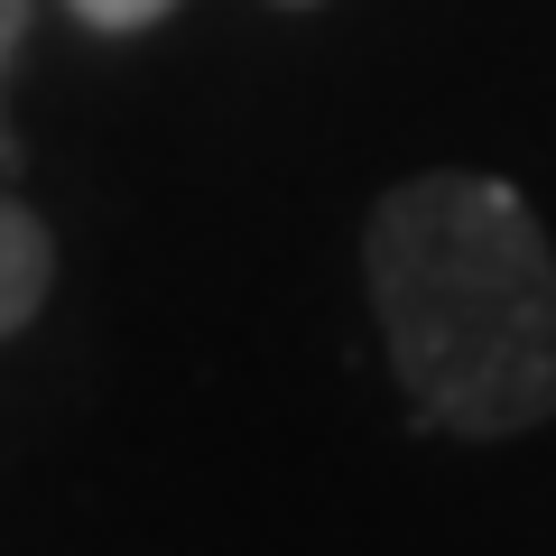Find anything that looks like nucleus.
<instances>
[{
  "instance_id": "f257e3e1",
  "label": "nucleus",
  "mask_w": 556,
  "mask_h": 556,
  "mask_svg": "<svg viewBox=\"0 0 556 556\" xmlns=\"http://www.w3.org/2000/svg\"><path fill=\"white\" fill-rule=\"evenodd\" d=\"M362 260L380 343L427 427L519 437L556 417V251L501 177H408L380 195Z\"/></svg>"
},
{
  "instance_id": "f03ea898",
  "label": "nucleus",
  "mask_w": 556,
  "mask_h": 556,
  "mask_svg": "<svg viewBox=\"0 0 556 556\" xmlns=\"http://www.w3.org/2000/svg\"><path fill=\"white\" fill-rule=\"evenodd\" d=\"M47 278H56V241H47V223L28 214V204L0 195V343L47 306Z\"/></svg>"
},
{
  "instance_id": "20e7f679",
  "label": "nucleus",
  "mask_w": 556,
  "mask_h": 556,
  "mask_svg": "<svg viewBox=\"0 0 556 556\" xmlns=\"http://www.w3.org/2000/svg\"><path fill=\"white\" fill-rule=\"evenodd\" d=\"M20 28H28V0H0V65H10V47H20Z\"/></svg>"
},
{
  "instance_id": "7ed1b4c3",
  "label": "nucleus",
  "mask_w": 556,
  "mask_h": 556,
  "mask_svg": "<svg viewBox=\"0 0 556 556\" xmlns=\"http://www.w3.org/2000/svg\"><path fill=\"white\" fill-rule=\"evenodd\" d=\"M75 10H84L93 28H149L159 10H177V0H75Z\"/></svg>"
}]
</instances>
